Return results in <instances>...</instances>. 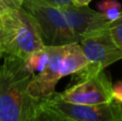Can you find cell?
I'll return each mask as SVG.
<instances>
[{
	"label": "cell",
	"mask_w": 122,
	"mask_h": 121,
	"mask_svg": "<svg viewBox=\"0 0 122 121\" xmlns=\"http://www.w3.org/2000/svg\"><path fill=\"white\" fill-rule=\"evenodd\" d=\"M99 12L106 17L108 21H112L118 18L122 12V5L118 0H102L97 4Z\"/></svg>",
	"instance_id": "obj_11"
},
{
	"label": "cell",
	"mask_w": 122,
	"mask_h": 121,
	"mask_svg": "<svg viewBox=\"0 0 122 121\" xmlns=\"http://www.w3.org/2000/svg\"><path fill=\"white\" fill-rule=\"evenodd\" d=\"M61 8L78 42L90 34L107 29L109 26L110 21L101 12H97L88 5L79 6L71 3Z\"/></svg>",
	"instance_id": "obj_8"
},
{
	"label": "cell",
	"mask_w": 122,
	"mask_h": 121,
	"mask_svg": "<svg viewBox=\"0 0 122 121\" xmlns=\"http://www.w3.org/2000/svg\"><path fill=\"white\" fill-rule=\"evenodd\" d=\"M42 102L72 121H122V104L116 100L101 104H72L55 93Z\"/></svg>",
	"instance_id": "obj_6"
},
{
	"label": "cell",
	"mask_w": 122,
	"mask_h": 121,
	"mask_svg": "<svg viewBox=\"0 0 122 121\" xmlns=\"http://www.w3.org/2000/svg\"><path fill=\"white\" fill-rule=\"evenodd\" d=\"M92 0H72V3L75 5H79V6H85V5H89V3Z\"/></svg>",
	"instance_id": "obj_16"
},
{
	"label": "cell",
	"mask_w": 122,
	"mask_h": 121,
	"mask_svg": "<svg viewBox=\"0 0 122 121\" xmlns=\"http://www.w3.org/2000/svg\"><path fill=\"white\" fill-rule=\"evenodd\" d=\"M44 47L32 16L20 8L0 16V55L25 60Z\"/></svg>",
	"instance_id": "obj_3"
},
{
	"label": "cell",
	"mask_w": 122,
	"mask_h": 121,
	"mask_svg": "<svg viewBox=\"0 0 122 121\" xmlns=\"http://www.w3.org/2000/svg\"><path fill=\"white\" fill-rule=\"evenodd\" d=\"M47 60H48V49L46 46H44L42 49L34 51L33 54L28 56L24 60V66L28 72L34 75L44 69Z\"/></svg>",
	"instance_id": "obj_9"
},
{
	"label": "cell",
	"mask_w": 122,
	"mask_h": 121,
	"mask_svg": "<svg viewBox=\"0 0 122 121\" xmlns=\"http://www.w3.org/2000/svg\"><path fill=\"white\" fill-rule=\"evenodd\" d=\"M78 44L88 63L73 75V81L94 75L122 59V51L114 42L108 28L81 39Z\"/></svg>",
	"instance_id": "obj_5"
},
{
	"label": "cell",
	"mask_w": 122,
	"mask_h": 121,
	"mask_svg": "<svg viewBox=\"0 0 122 121\" xmlns=\"http://www.w3.org/2000/svg\"><path fill=\"white\" fill-rule=\"evenodd\" d=\"M108 31H109L114 42L122 51V12L118 18L109 23Z\"/></svg>",
	"instance_id": "obj_12"
},
{
	"label": "cell",
	"mask_w": 122,
	"mask_h": 121,
	"mask_svg": "<svg viewBox=\"0 0 122 121\" xmlns=\"http://www.w3.org/2000/svg\"><path fill=\"white\" fill-rule=\"evenodd\" d=\"M32 74L24 60L4 56L0 62V121H31L41 101L28 93Z\"/></svg>",
	"instance_id": "obj_1"
},
{
	"label": "cell",
	"mask_w": 122,
	"mask_h": 121,
	"mask_svg": "<svg viewBox=\"0 0 122 121\" xmlns=\"http://www.w3.org/2000/svg\"><path fill=\"white\" fill-rule=\"evenodd\" d=\"M34 1L43 2V3H47L55 6H64L72 3V0H34Z\"/></svg>",
	"instance_id": "obj_15"
},
{
	"label": "cell",
	"mask_w": 122,
	"mask_h": 121,
	"mask_svg": "<svg viewBox=\"0 0 122 121\" xmlns=\"http://www.w3.org/2000/svg\"><path fill=\"white\" fill-rule=\"evenodd\" d=\"M61 100L72 104H101L114 100L112 83L104 71L85 78L73 81L63 92L57 93Z\"/></svg>",
	"instance_id": "obj_7"
},
{
	"label": "cell",
	"mask_w": 122,
	"mask_h": 121,
	"mask_svg": "<svg viewBox=\"0 0 122 121\" xmlns=\"http://www.w3.org/2000/svg\"><path fill=\"white\" fill-rule=\"evenodd\" d=\"M112 99L122 104V81L112 84Z\"/></svg>",
	"instance_id": "obj_14"
},
{
	"label": "cell",
	"mask_w": 122,
	"mask_h": 121,
	"mask_svg": "<svg viewBox=\"0 0 122 121\" xmlns=\"http://www.w3.org/2000/svg\"><path fill=\"white\" fill-rule=\"evenodd\" d=\"M31 121H72L66 117L57 113L56 111L49 108L41 101L34 111L33 118Z\"/></svg>",
	"instance_id": "obj_10"
},
{
	"label": "cell",
	"mask_w": 122,
	"mask_h": 121,
	"mask_svg": "<svg viewBox=\"0 0 122 121\" xmlns=\"http://www.w3.org/2000/svg\"><path fill=\"white\" fill-rule=\"evenodd\" d=\"M46 47L48 60L41 72L32 75L28 85V93L40 101L56 93V85L62 77L76 74L88 63L78 43Z\"/></svg>",
	"instance_id": "obj_2"
},
{
	"label": "cell",
	"mask_w": 122,
	"mask_h": 121,
	"mask_svg": "<svg viewBox=\"0 0 122 121\" xmlns=\"http://www.w3.org/2000/svg\"><path fill=\"white\" fill-rule=\"evenodd\" d=\"M25 0H0V16L11 11L20 9Z\"/></svg>",
	"instance_id": "obj_13"
},
{
	"label": "cell",
	"mask_w": 122,
	"mask_h": 121,
	"mask_svg": "<svg viewBox=\"0 0 122 121\" xmlns=\"http://www.w3.org/2000/svg\"><path fill=\"white\" fill-rule=\"evenodd\" d=\"M1 59H2V56L0 55V62H1Z\"/></svg>",
	"instance_id": "obj_17"
},
{
	"label": "cell",
	"mask_w": 122,
	"mask_h": 121,
	"mask_svg": "<svg viewBox=\"0 0 122 121\" xmlns=\"http://www.w3.org/2000/svg\"><path fill=\"white\" fill-rule=\"evenodd\" d=\"M21 8L34 19L44 46H61L78 43L61 6L34 0H25Z\"/></svg>",
	"instance_id": "obj_4"
}]
</instances>
